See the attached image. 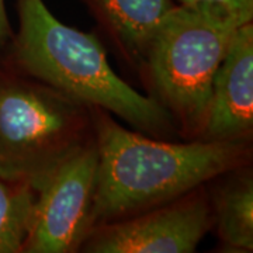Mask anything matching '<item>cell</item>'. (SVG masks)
Returning a JSON list of instances; mask_svg holds the SVG:
<instances>
[{"label":"cell","mask_w":253,"mask_h":253,"mask_svg":"<svg viewBox=\"0 0 253 253\" xmlns=\"http://www.w3.org/2000/svg\"><path fill=\"white\" fill-rule=\"evenodd\" d=\"M99 151L91 228L156 207L253 162V144L170 141L131 131L90 107Z\"/></svg>","instance_id":"obj_1"},{"label":"cell","mask_w":253,"mask_h":253,"mask_svg":"<svg viewBox=\"0 0 253 253\" xmlns=\"http://www.w3.org/2000/svg\"><path fill=\"white\" fill-rule=\"evenodd\" d=\"M16 7L17 31L1 51L14 66L87 107L109 111L142 134L180 141L172 116L114 72L99 37L66 26L44 0H16Z\"/></svg>","instance_id":"obj_2"},{"label":"cell","mask_w":253,"mask_h":253,"mask_svg":"<svg viewBox=\"0 0 253 253\" xmlns=\"http://www.w3.org/2000/svg\"><path fill=\"white\" fill-rule=\"evenodd\" d=\"M94 138L90 107L23 72L0 52V177L38 190Z\"/></svg>","instance_id":"obj_3"},{"label":"cell","mask_w":253,"mask_h":253,"mask_svg":"<svg viewBox=\"0 0 253 253\" xmlns=\"http://www.w3.org/2000/svg\"><path fill=\"white\" fill-rule=\"evenodd\" d=\"M239 26L176 3L151 37L139 82L172 116L180 141L203 134L214 76Z\"/></svg>","instance_id":"obj_4"},{"label":"cell","mask_w":253,"mask_h":253,"mask_svg":"<svg viewBox=\"0 0 253 253\" xmlns=\"http://www.w3.org/2000/svg\"><path fill=\"white\" fill-rule=\"evenodd\" d=\"M96 138L81 148L37 190L23 253H78L91 229L97 186Z\"/></svg>","instance_id":"obj_5"},{"label":"cell","mask_w":253,"mask_h":253,"mask_svg":"<svg viewBox=\"0 0 253 253\" xmlns=\"http://www.w3.org/2000/svg\"><path fill=\"white\" fill-rule=\"evenodd\" d=\"M206 184L134 215L93 226L81 253H191L212 229Z\"/></svg>","instance_id":"obj_6"},{"label":"cell","mask_w":253,"mask_h":253,"mask_svg":"<svg viewBox=\"0 0 253 253\" xmlns=\"http://www.w3.org/2000/svg\"><path fill=\"white\" fill-rule=\"evenodd\" d=\"M199 139L253 144V21L236 28L218 66Z\"/></svg>","instance_id":"obj_7"},{"label":"cell","mask_w":253,"mask_h":253,"mask_svg":"<svg viewBox=\"0 0 253 253\" xmlns=\"http://www.w3.org/2000/svg\"><path fill=\"white\" fill-rule=\"evenodd\" d=\"M117 59L138 76L156 27L176 6L174 0H79Z\"/></svg>","instance_id":"obj_8"},{"label":"cell","mask_w":253,"mask_h":253,"mask_svg":"<svg viewBox=\"0 0 253 253\" xmlns=\"http://www.w3.org/2000/svg\"><path fill=\"white\" fill-rule=\"evenodd\" d=\"M206 189L219 251L253 252V162L219 173Z\"/></svg>","instance_id":"obj_9"},{"label":"cell","mask_w":253,"mask_h":253,"mask_svg":"<svg viewBox=\"0 0 253 253\" xmlns=\"http://www.w3.org/2000/svg\"><path fill=\"white\" fill-rule=\"evenodd\" d=\"M36 199L26 181L0 177V253H23Z\"/></svg>","instance_id":"obj_10"},{"label":"cell","mask_w":253,"mask_h":253,"mask_svg":"<svg viewBox=\"0 0 253 253\" xmlns=\"http://www.w3.org/2000/svg\"><path fill=\"white\" fill-rule=\"evenodd\" d=\"M177 4L206 10L238 24L253 21V0H176Z\"/></svg>","instance_id":"obj_11"},{"label":"cell","mask_w":253,"mask_h":253,"mask_svg":"<svg viewBox=\"0 0 253 253\" xmlns=\"http://www.w3.org/2000/svg\"><path fill=\"white\" fill-rule=\"evenodd\" d=\"M13 33H14V30L10 24L4 0H0V52L9 44V41L13 37Z\"/></svg>","instance_id":"obj_12"}]
</instances>
